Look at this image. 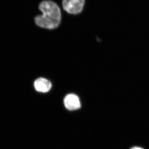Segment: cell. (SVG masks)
<instances>
[{"label":"cell","instance_id":"obj_1","mask_svg":"<svg viewBox=\"0 0 149 149\" xmlns=\"http://www.w3.org/2000/svg\"><path fill=\"white\" fill-rule=\"evenodd\" d=\"M39 8L42 14L35 17V22L37 25L47 29H56L58 27L61 14L56 3L50 0L44 1L40 3Z\"/></svg>","mask_w":149,"mask_h":149},{"label":"cell","instance_id":"obj_2","mask_svg":"<svg viewBox=\"0 0 149 149\" xmlns=\"http://www.w3.org/2000/svg\"><path fill=\"white\" fill-rule=\"evenodd\" d=\"M85 3V0H63V7L68 13L78 14L83 10Z\"/></svg>","mask_w":149,"mask_h":149},{"label":"cell","instance_id":"obj_3","mask_svg":"<svg viewBox=\"0 0 149 149\" xmlns=\"http://www.w3.org/2000/svg\"><path fill=\"white\" fill-rule=\"evenodd\" d=\"M65 107L70 111L76 110L81 107L80 99L76 95L70 94L67 95L64 100Z\"/></svg>","mask_w":149,"mask_h":149},{"label":"cell","instance_id":"obj_4","mask_svg":"<svg viewBox=\"0 0 149 149\" xmlns=\"http://www.w3.org/2000/svg\"><path fill=\"white\" fill-rule=\"evenodd\" d=\"M34 87L38 92L46 93L50 91L52 85L51 82L44 78H39L35 80Z\"/></svg>","mask_w":149,"mask_h":149},{"label":"cell","instance_id":"obj_5","mask_svg":"<svg viewBox=\"0 0 149 149\" xmlns=\"http://www.w3.org/2000/svg\"><path fill=\"white\" fill-rule=\"evenodd\" d=\"M130 149H144L141 147H133V148H131Z\"/></svg>","mask_w":149,"mask_h":149}]
</instances>
